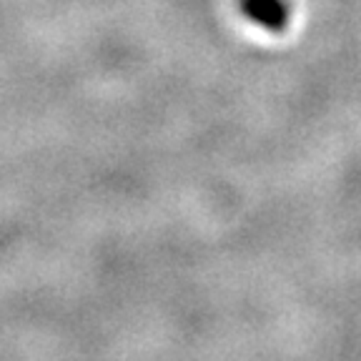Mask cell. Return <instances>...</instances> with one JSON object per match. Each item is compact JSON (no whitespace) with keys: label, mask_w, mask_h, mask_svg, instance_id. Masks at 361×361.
Listing matches in <instances>:
<instances>
[{"label":"cell","mask_w":361,"mask_h":361,"mask_svg":"<svg viewBox=\"0 0 361 361\" xmlns=\"http://www.w3.org/2000/svg\"><path fill=\"white\" fill-rule=\"evenodd\" d=\"M241 13L266 30H283L288 20L286 0H241Z\"/></svg>","instance_id":"cell-1"}]
</instances>
